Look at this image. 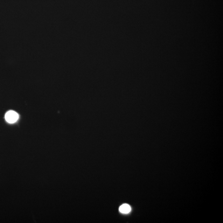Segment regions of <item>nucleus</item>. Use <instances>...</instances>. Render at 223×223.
Returning a JSON list of instances; mask_svg holds the SVG:
<instances>
[{
  "mask_svg": "<svg viewBox=\"0 0 223 223\" xmlns=\"http://www.w3.org/2000/svg\"><path fill=\"white\" fill-rule=\"evenodd\" d=\"M5 118L8 123L13 124L16 122L18 120L19 115L14 111L10 110L6 113Z\"/></svg>",
  "mask_w": 223,
  "mask_h": 223,
  "instance_id": "nucleus-1",
  "label": "nucleus"
},
{
  "mask_svg": "<svg viewBox=\"0 0 223 223\" xmlns=\"http://www.w3.org/2000/svg\"><path fill=\"white\" fill-rule=\"evenodd\" d=\"M119 211L122 213L128 214L131 211V207L128 204H124L121 205L119 208Z\"/></svg>",
  "mask_w": 223,
  "mask_h": 223,
  "instance_id": "nucleus-2",
  "label": "nucleus"
}]
</instances>
